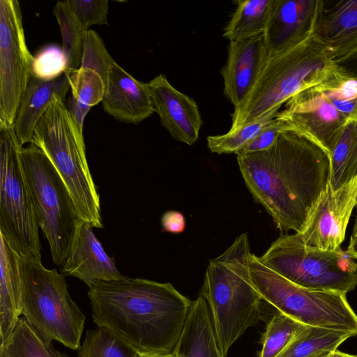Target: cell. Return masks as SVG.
<instances>
[{"instance_id": "1", "label": "cell", "mask_w": 357, "mask_h": 357, "mask_svg": "<svg viewBox=\"0 0 357 357\" xmlns=\"http://www.w3.org/2000/svg\"><path fill=\"white\" fill-rule=\"evenodd\" d=\"M236 159L246 186L277 228L301 233L330 183L326 151L289 130L268 149L238 153Z\"/></svg>"}, {"instance_id": "2", "label": "cell", "mask_w": 357, "mask_h": 357, "mask_svg": "<svg viewBox=\"0 0 357 357\" xmlns=\"http://www.w3.org/2000/svg\"><path fill=\"white\" fill-rule=\"evenodd\" d=\"M92 319L139 353H173L192 301L169 282L124 276L89 288Z\"/></svg>"}, {"instance_id": "3", "label": "cell", "mask_w": 357, "mask_h": 357, "mask_svg": "<svg viewBox=\"0 0 357 357\" xmlns=\"http://www.w3.org/2000/svg\"><path fill=\"white\" fill-rule=\"evenodd\" d=\"M337 66L328 47L314 33L296 45L268 56L254 88L234 110L229 131L274 119L290 98L319 84Z\"/></svg>"}, {"instance_id": "4", "label": "cell", "mask_w": 357, "mask_h": 357, "mask_svg": "<svg viewBox=\"0 0 357 357\" xmlns=\"http://www.w3.org/2000/svg\"><path fill=\"white\" fill-rule=\"evenodd\" d=\"M248 236H237L207 266L200 295L210 308L215 335L226 357L233 344L261 319L263 301L250 275Z\"/></svg>"}, {"instance_id": "5", "label": "cell", "mask_w": 357, "mask_h": 357, "mask_svg": "<svg viewBox=\"0 0 357 357\" xmlns=\"http://www.w3.org/2000/svg\"><path fill=\"white\" fill-rule=\"evenodd\" d=\"M31 143L45 153L60 174L81 220L102 228L100 196L87 162L83 129L65 98H54L37 122Z\"/></svg>"}, {"instance_id": "6", "label": "cell", "mask_w": 357, "mask_h": 357, "mask_svg": "<svg viewBox=\"0 0 357 357\" xmlns=\"http://www.w3.org/2000/svg\"><path fill=\"white\" fill-rule=\"evenodd\" d=\"M22 315L47 342L80 348L85 314L70 297L64 276L41 259L20 256Z\"/></svg>"}, {"instance_id": "7", "label": "cell", "mask_w": 357, "mask_h": 357, "mask_svg": "<svg viewBox=\"0 0 357 357\" xmlns=\"http://www.w3.org/2000/svg\"><path fill=\"white\" fill-rule=\"evenodd\" d=\"M20 156L39 227L47 240L54 264L61 267L83 221L66 185L45 153L30 143L20 148Z\"/></svg>"}, {"instance_id": "8", "label": "cell", "mask_w": 357, "mask_h": 357, "mask_svg": "<svg viewBox=\"0 0 357 357\" xmlns=\"http://www.w3.org/2000/svg\"><path fill=\"white\" fill-rule=\"evenodd\" d=\"M250 275L261 299L303 325L357 335V314L347 294L307 289L284 278L252 254Z\"/></svg>"}, {"instance_id": "9", "label": "cell", "mask_w": 357, "mask_h": 357, "mask_svg": "<svg viewBox=\"0 0 357 357\" xmlns=\"http://www.w3.org/2000/svg\"><path fill=\"white\" fill-rule=\"evenodd\" d=\"M259 259L284 278L307 289L347 294L357 285V262L347 250L307 246L297 233L280 236Z\"/></svg>"}, {"instance_id": "10", "label": "cell", "mask_w": 357, "mask_h": 357, "mask_svg": "<svg viewBox=\"0 0 357 357\" xmlns=\"http://www.w3.org/2000/svg\"><path fill=\"white\" fill-rule=\"evenodd\" d=\"M14 126H0V234L22 255L41 259L39 225Z\"/></svg>"}, {"instance_id": "11", "label": "cell", "mask_w": 357, "mask_h": 357, "mask_svg": "<svg viewBox=\"0 0 357 357\" xmlns=\"http://www.w3.org/2000/svg\"><path fill=\"white\" fill-rule=\"evenodd\" d=\"M33 56L26 43L18 1H0V126H14L31 78Z\"/></svg>"}, {"instance_id": "12", "label": "cell", "mask_w": 357, "mask_h": 357, "mask_svg": "<svg viewBox=\"0 0 357 357\" xmlns=\"http://www.w3.org/2000/svg\"><path fill=\"white\" fill-rule=\"evenodd\" d=\"M276 117L287 123L291 130L316 143L329 157L349 123L315 86L290 98Z\"/></svg>"}, {"instance_id": "13", "label": "cell", "mask_w": 357, "mask_h": 357, "mask_svg": "<svg viewBox=\"0 0 357 357\" xmlns=\"http://www.w3.org/2000/svg\"><path fill=\"white\" fill-rule=\"evenodd\" d=\"M356 198L357 176L337 190L329 183L304 229L298 234L303 243L321 250L340 248Z\"/></svg>"}, {"instance_id": "14", "label": "cell", "mask_w": 357, "mask_h": 357, "mask_svg": "<svg viewBox=\"0 0 357 357\" xmlns=\"http://www.w3.org/2000/svg\"><path fill=\"white\" fill-rule=\"evenodd\" d=\"M322 0H273L263 34L268 56L303 41L314 33Z\"/></svg>"}, {"instance_id": "15", "label": "cell", "mask_w": 357, "mask_h": 357, "mask_svg": "<svg viewBox=\"0 0 357 357\" xmlns=\"http://www.w3.org/2000/svg\"><path fill=\"white\" fill-rule=\"evenodd\" d=\"M154 112L174 139L194 144L199 138L202 119L196 102L174 88L160 74L146 83Z\"/></svg>"}, {"instance_id": "16", "label": "cell", "mask_w": 357, "mask_h": 357, "mask_svg": "<svg viewBox=\"0 0 357 357\" xmlns=\"http://www.w3.org/2000/svg\"><path fill=\"white\" fill-rule=\"evenodd\" d=\"M268 59L263 35L229 42L226 64L220 70L224 93L238 109L254 88Z\"/></svg>"}, {"instance_id": "17", "label": "cell", "mask_w": 357, "mask_h": 357, "mask_svg": "<svg viewBox=\"0 0 357 357\" xmlns=\"http://www.w3.org/2000/svg\"><path fill=\"white\" fill-rule=\"evenodd\" d=\"M102 104L107 114L126 123L138 124L155 112L147 84L135 78L116 61L109 74Z\"/></svg>"}, {"instance_id": "18", "label": "cell", "mask_w": 357, "mask_h": 357, "mask_svg": "<svg viewBox=\"0 0 357 357\" xmlns=\"http://www.w3.org/2000/svg\"><path fill=\"white\" fill-rule=\"evenodd\" d=\"M93 228L82 222L71 252L60 267L63 276L77 278L89 288L98 282L119 280L125 276L116 266L114 258L107 255Z\"/></svg>"}, {"instance_id": "19", "label": "cell", "mask_w": 357, "mask_h": 357, "mask_svg": "<svg viewBox=\"0 0 357 357\" xmlns=\"http://www.w3.org/2000/svg\"><path fill=\"white\" fill-rule=\"evenodd\" d=\"M314 34L328 47L337 64L356 54L357 0L330 5L323 1Z\"/></svg>"}, {"instance_id": "20", "label": "cell", "mask_w": 357, "mask_h": 357, "mask_svg": "<svg viewBox=\"0 0 357 357\" xmlns=\"http://www.w3.org/2000/svg\"><path fill=\"white\" fill-rule=\"evenodd\" d=\"M0 347L13 334L22 315L21 255L0 234Z\"/></svg>"}, {"instance_id": "21", "label": "cell", "mask_w": 357, "mask_h": 357, "mask_svg": "<svg viewBox=\"0 0 357 357\" xmlns=\"http://www.w3.org/2000/svg\"><path fill=\"white\" fill-rule=\"evenodd\" d=\"M70 89L68 75L44 81L31 77L20 104L14 129L22 146L31 143L36 125L56 97L66 99Z\"/></svg>"}, {"instance_id": "22", "label": "cell", "mask_w": 357, "mask_h": 357, "mask_svg": "<svg viewBox=\"0 0 357 357\" xmlns=\"http://www.w3.org/2000/svg\"><path fill=\"white\" fill-rule=\"evenodd\" d=\"M174 354V357H225L215 335L210 308L201 295L192 302Z\"/></svg>"}, {"instance_id": "23", "label": "cell", "mask_w": 357, "mask_h": 357, "mask_svg": "<svg viewBox=\"0 0 357 357\" xmlns=\"http://www.w3.org/2000/svg\"><path fill=\"white\" fill-rule=\"evenodd\" d=\"M67 74L70 90L67 106L83 129L87 113L91 107L102 102L107 82L98 70L86 66L81 65L78 69Z\"/></svg>"}, {"instance_id": "24", "label": "cell", "mask_w": 357, "mask_h": 357, "mask_svg": "<svg viewBox=\"0 0 357 357\" xmlns=\"http://www.w3.org/2000/svg\"><path fill=\"white\" fill-rule=\"evenodd\" d=\"M351 337L344 331L304 325L276 357H327Z\"/></svg>"}, {"instance_id": "25", "label": "cell", "mask_w": 357, "mask_h": 357, "mask_svg": "<svg viewBox=\"0 0 357 357\" xmlns=\"http://www.w3.org/2000/svg\"><path fill=\"white\" fill-rule=\"evenodd\" d=\"M237 7L222 36L231 41L250 39L264 34L273 0H238Z\"/></svg>"}, {"instance_id": "26", "label": "cell", "mask_w": 357, "mask_h": 357, "mask_svg": "<svg viewBox=\"0 0 357 357\" xmlns=\"http://www.w3.org/2000/svg\"><path fill=\"white\" fill-rule=\"evenodd\" d=\"M330 185L337 190L357 176V121L344 128L330 155Z\"/></svg>"}, {"instance_id": "27", "label": "cell", "mask_w": 357, "mask_h": 357, "mask_svg": "<svg viewBox=\"0 0 357 357\" xmlns=\"http://www.w3.org/2000/svg\"><path fill=\"white\" fill-rule=\"evenodd\" d=\"M315 86L348 122L357 121V78L337 65Z\"/></svg>"}, {"instance_id": "28", "label": "cell", "mask_w": 357, "mask_h": 357, "mask_svg": "<svg viewBox=\"0 0 357 357\" xmlns=\"http://www.w3.org/2000/svg\"><path fill=\"white\" fill-rule=\"evenodd\" d=\"M0 357H68L55 349L20 317L8 341L0 347Z\"/></svg>"}, {"instance_id": "29", "label": "cell", "mask_w": 357, "mask_h": 357, "mask_svg": "<svg viewBox=\"0 0 357 357\" xmlns=\"http://www.w3.org/2000/svg\"><path fill=\"white\" fill-rule=\"evenodd\" d=\"M63 38V50L67 59L66 73L78 69L81 65L84 44L87 31L73 13L68 1H59L53 10Z\"/></svg>"}, {"instance_id": "30", "label": "cell", "mask_w": 357, "mask_h": 357, "mask_svg": "<svg viewBox=\"0 0 357 357\" xmlns=\"http://www.w3.org/2000/svg\"><path fill=\"white\" fill-rule=\"evenodd\" d=\"M78 357H139V351L107 327L87 330Z\"/></svg>"}, {"instance_id": "31", "label": "cell", "mask_w": 357, "mask_h": 357, "mask_svg": "<svg viewBox=\"0 0 357 357\" xmlns=\"http://www.w3.org/2000/svg\"><path fill=\"white\" fill-rule=\"evenodd\" d=\"M304 325L281 312L269 321L258 357H276Z\"/></svg>"}, {"instance_id": "32", "label": "cell", "mask_w": 357, "mask_h": 357, "mask_svg": "<svg viewBox=\"0 0 357 357\" xmlns=\"http://www.w3.org/2000/svg\"><path fill=\"white\" fill-rule=\"evenodd\" d=\"M272 119L246 125L236 130L223 135L207 137V146L213 153H237L248 144L260 130Z\"/></svg>"}, {"instance_id": "33", "label": "cell", "mask_w": 357, "mask_h": 357, "mask_svg": "<svg viewBox=\"0 0 357 357\" xmlns=\"http://www.w3.org/2000/svg\"><path fill=\"white\" fill-rule=\"evenodd\" d=\"M67 66L63 48L56 45H48L33 56L31 76L44 81L53 80L63 75Z\"/></svg>"}, {"instance_id": "34", "label": "cell", "mask_w": 357, "mask_h": 357, "mask_svg": "<svg viewBox=\"0 0 357 357\" xmlns=\"http://www.w3.org/2000/svg\"><path fill=\"white\" fill-rule=\"evenodd\" d=\"M81 24L87 30L94 24L107 22L108 0H67Z\"/></svg>"}, {"instance_id": "35", "label": "cell", "mask_w": 357, "mask_h": 357, "mask_svg": "<svg viewBox=\"0 0 357 357\" xmlns=\"http://www.w3.org/2000/svg\"><path fill=\"white\" fill-rule=\"evenodd\" d=\"M289 130H290L289 124L275 116L260 130L248 144L236 154L267 150L273 146L280 132Z\"/></svg>"}, {"instance_id": "36", "label": "cell", "mask_w": 357, "mask_h": 357, "mask_svg": "<svg viewBox=\"0 0 357 357\" xmlns=\"http://www.w3.org/2000/svg\"><path fill=\"white\" fill-rule=\"evenodd\" d=\"M161 225L164 231L178 234L184 231L185 220L181 213L168 211L162 216Z\"/></svg>"}, {"instance_id": "37", "label": "cell", "mask_w": 357, "mask_h": 357, "mask_svg": "<svg viewBox=\"0 0 357 357\" xmlns=\"http://www.w3.org/2000/svg\"><path fill=\"white\" fill-rule=\"evenodd\" d=\"M337 65L347 74L357 78V53Z\"/></svg>"}, {"instance_id": "38", "label": "cell", "mask_w": 357, "mask_h": 357, "mask_svg": "<svg viewBox=\"0 0 357 357\" xmlns=\"http://www.w3.org/2000/svg\"><path fill=\"white\" fill-rule=\"evenodd\" d=\"M139 357H174V352L166 354H145L139 352Z\"/></svg>"}, {"instance_id": "39", "label": "cell", "mask_w": 357, "mask_h": 357, "mask_svg": "<svg viewBox=\"0 0 357 357\" xmlns=\"http://www.w3.org/2000/svg\"><path fill=\"white\" fill-rule=\"evenodd\" d=\"M327 357H357V354H350L337 349L329 354Z\"/></svg>"}, {"instance_id": "40", "label": "cell", "mask_w": 357, "mask_h": 357, "mask_svg": "<svg viewBox=\"0 0 357 357\" xmlns=\"http://www.w3.org/2000/svg\"><path fill=\"white\" fill-rule=\"evenodd\" d=\"M351 237L357 236V216H356V220H355V222H354V228H353V231H352V234H351Z\"/></svg>"}, {"instance_id": "41", "label": "cell", "mask_w": 357, "mask_h": 357, "mask_svg": "<svg viewBox=\"0 0 357 357\" xmlns=\"http://www.w3.org/2000/svg\"><path fill=\"white\" fill-rule=\"evenodd\" d=\"M356 207L357 208V198H356Z\"/></svg>"}]
</instances>
